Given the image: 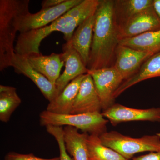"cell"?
<instances>
[{"label": "cell", "instance_id": "obj_17", "mask_svg": "<svg viewBox=\"0 0 160 160\" xmlns=\"http://www.w3.org/2000/svg\"><path fill=\"white\" fill-rule=\"evenodd\" d=\"M86 74L80 75L72 81L57 97L49 102L46 110L58 114H70Z\"/></svg>", "mask_w": 160, "mask_h": 160}, {"label": "cell", "instance_id": "obj_18", "mask_svg": "<svg viewBox=\"0 0 160 160\" xmlns=\"http://www.w3.org/2000/svg\"><path fill=\"white\" fill-rule=\"evenodd\" d=\"M65 146L73 160H89L87 141L89 134L81 133L78 129L70 126L63 128Z\"/></svg>", "mask_w": 160, "mask_h": 160}, {"label": "cell", "instance_id": "obj_19", "mask_svg": "<svg viewBox=\"0 0 160 160\" xmlns=\"http://www.w3.org/2000/svg\"><path fill=\"white\" fill-rule=\"evenodd\" d=\"M152 7L153 0H114V15L118 29L135 16Z\"/></svg>", "mask_w": 160, "mask_h": 160}, {"label": "cell", "instance_id": "obj_23", "mask_svg": "<svg viewBox=\"0 0 160 160\" xmlns=\"http://www.w3.org/2000/svg\"><path fill=\"white\" fill-rule=\"evenodd\" d=\"M47 132L53 137L58 145L60 160H72L66 151L63 135V128L62 126H48L46 127Z\"/></svg>", "mask_w": 160, "mask_h": 160}, {"label": "cell", "instance_id": "obj_1", "mask_svg": "<svg viewBox=\"0 0 160 160\" xmlns=\"http://www.w3.org/2000/svg\"><path fill=\"white\" fill-rule=\"evenodd\" d=\"M114 0H99L95 13L93 38L87 68L96 70L114 65L119 44Z\"/></svg>", "mask_w": 160, "mask_h": 160}, {"label": "cell", "instance_id": "obj_10", "mask_svg": "<svg viewBox=\"0 0 160 160\" xmlns=\"http://www.w3.org/2000/svg\"><path fill=\"white\" fill-rule=\"evenodd\" d=\"M11 67L16 72L29 78L36 85L46 99L51 102L57 97L55 85L31 66L25 56L15 53L11 61Z\"/></svg>", "mask_w": 160, "mask_h": 160}, {"label": "cell", "instance_id": "obj_16", "mask_svg": "<svg viewBox=\"0 0 160 160\" xmlns=\"http://www.w3.org/2000/svg\"><path fill=\"white\" fill-rule=\"evenodd\" d=\"M156 77H160V51L148 58L134 75L123 82L115 92L114 98L140 82Z\"/></svg>", "mask_w": 160, "mask_h": 160}, {"label": "cell", "instance_id": "obj_25", "mask_svg": "<svg viewBox=\"0 0 160 160\" xmlns=\"http://www.w3.org/2000/svg\"><path fill=\"white\" fill-rule=\"evenodd\" d=\"M132 160H160V150L151 152L149 154L133 158Z\"/></svg>", "mask_w": 160, "mask_h": 160}, {"label": "cell", "instance_id": "obj_12", "mask_svg": "<svg viewBox=\"0 0 160 160\" xmlns=\"http://www.w3.org/2000/svg\"><path fill=\"white\" fill-rule=\"evenodd\" d=\"M102 104L92 78L87 73L82 81L70 114L101 112Z\"/></svg>", "mask_w": 160, "mask_h": 160}, {"label": "cell", "instance_id": "obj_27", "mask_svg": "<svg viewBox=\"0 0 160 160\" xmlns=\"http://www.w3.org/2000/svg\"><path fill=\"white\" fill-rule=\"evenodd\" d=\"M153 8L160 20V0H153Z\"/></svg>", "mask_w": 160, "mask_h": 160}, {"label": "cell", "instance_id": "obj_28", "mask_svg": "<svg viewBox=\"0 0 160 160\" xmlns=\"http://www.w3.org/2000/svg\"><path fill=\"white\" fill-rule=\"evenodd\" d=\"M157 134L158 135V136L160 138V133H158Z\"/></svg>", "mask_w": 160, "mask_h": 160}, {"label": "cell", "instance_id": "obj_24", "mask_svg": "<svg viewBox=\"0 0 160 160\" xmlns=\"http://www.w3.org/2000/svg\"><path fill=\"white\" fill-rule=\"evenodd\" d=\"M5 160H60V158L56 157L50 159H44L38 157L32 153L21 154L14 152H10L5 156Z\"/></svg>", "mask_w": 160, "mask_h": 160}, {"label": "cell", "instance_id": "obj_2", "mask_svg": "<svg viewBox=\"0 0 160 160\" xmlns=\"http://www.w3.org/2000/svg\"><path fill=\"white\" fill-rule=\"evenodd\" d=\"M99 3V0H83L48 26L20 33L15 46V52L25 56L39 54L41 42L53 32H62L66 42H69L78 26L96 11Z\"/></svg>", "mask_w": 160, "mask_h": 160}, {"label": "cell", "instance_id": "obj_4", "mask_svg": "<svg viewBox=\"0 0 160 160\" xmlns=\"http://www.w3.org/2000/svg\"><path fill=\"white\" fill-rule=\"evenodd\" d=\"M108 122L102 112L58 114L46 110L40 114L41 126H72L85 133L98 136L106 132Z\"/></svg>", "mask_w": 160, "mask_h": 160}, {"label": "cell", "instance_id": "obj_8", "mask_svg": "<svg viewBox=\"0 0 160 160\" xmlns=\"http://www.w3.org/2000/svg\"><path fill=\"white\" fill-rule=\"evenodd\" d=\"M102 114L114 126L131 121L160 122V108L137 109L114 104L103 111Z\"/></svg>", "mask_w": 160, "mask_h": 160}, {"label": "cell", "instance_id": "obj_26", "mask_svg": "<svg viewBox=\"0 0 160 160\" xmlns=\"http://www.w3.org/2000/svg\"><path fill=\"white\" fill-rule=\"evenodd\" d=\"M66 0H44L42 1V9L51 8L62 4Z\"/></svg>", "mask_w": 160, "mask_h": 160}, {"label": "cell", "instance_id": "obj_5", "mask_svg": "<svg viewBox=\"0 0 160 160\" xmlns=\"http://www.w3.org/2000/svg\"><path fill=\"white\" fill-rule=\"evenodd\" d=\"M99 138L105 146L128 160H130L134 154L139 152L160 150V138L157 134L135 138L112 131L104 132Z\"/></svg>", "mask_w": 160, "mask_h": 160}, {"label": "cell", "instance_id": "obj_13", "mask_svg": "<svg viewBox=\"0 0 160 160\" xmlns=\"http://www.w3.org/2000/svg\"><path fill=\"white\" fill-rule=\"evenodd\" d=\"M62 53L65 69L56 82L58 96L72 81L80 75L87 74L88 71L80 54L73 48L64 44Z\"/></svg>", "mask_w": 160, "mask_h": 160}, {"label": "cell", "instance_id": "obj_21", "mask_svg": "<svg viewBox=\"0 0 160 160\" xmlns=\"http://www.w3.org/2000/svg\"><path fill=\"white\" fill-rule=\"evenodd\" d=\"M22 102L17 92L12 86H0V120L6 123L10 120L12 114Z\"/></svg>", "mask_w": 160, "mask_h": 160}, {"label": "cell", "instance_id": "obj_14", "mask_svg": "<svg viewBox=\"0 0 160 160\" xmlns=\"http://www.w3.org/2000/svg\"><path fill=\"white\" fill-rule=\"evenodd\" d=\"M95 11L78 26L71 39L65 43L78 52L86 67L93 38Z\"/></svg>", "mask_w": 160, "mask_h": 160}, {"label": "cell", "instance_id": "obj_20", "mask_svg": "<svg viewBox=\"0 0 160 160\" xmlns=\"http://www.w3.org/2000/svg\"><path fill=\"white\" fill-rule=\"evenodd\" d=\"M119 44L140 51L156 53L160 51V29L120 40Z\"/></svg>", "mask_w": 160, "mask_h": 160}, {"label": "cell", "instance_id": "obj_15", "mask_svg": "<svg viewBox=\"0 0 160 160\" xmlns=\"http://www.w3.org/2000/svg\"><path fill=\"white\" fill-rule=\"evenodd\" d=\"M29 63L36 70L44 75L53 85L60 76L65 62L62 53H52L49 55L32 54L26 56Z\"/></svg>", "mask_w": 160, "mask_h": 160}, {"label": "cell", "instance_id": "obj_22", "mask_svg": "<svg viewBox=\"0 0 160 160\" xmlns=\"http://www.w3.org/2000/svg\"><path fill=\"white\" fill-rule=\"evenodd\" d=\"M87 144L89 160H130L105 146L98 136L89 134Z\"/></svg>", "mask_w": 160, "mask_h": 160}, {"label": "cell", "instance_id": "obj_7", "mask_svg": "<svg viewBox=\"0 0 160 160\" xmlns=\"http://www.w3.org/2000/svg\"><path fill=\"white\" fill-rule=\"evenodd\" d=\"M87 73L92 78L104 111L114 104L115 92L124 79L113 66L96 70L88 69Z\"/></svg>", "mask_w": 160, "mask_h": 160}, {"label": "cell", "instance_id": "obj_3", "mask_svg": "<svg viewBox=\"0 0 160 160\" xmlns=\"http://www.w3.org/2000/svg\"><path fill=\"white\" fill-rule=\"evenodd\" d=\"M29 0H0V71L11 67L21 16L29 12Z\"/></svg>", "mask_w": 160, "mask_h": 160}, {"label": "cell", "instance_id": "obj_9", "mask_svg": "<svg viewBox=\"0 0 160 160\" xmlns=\"http://www.w3.org/2000/svg\"><path fill=\"white\" fill-rule=\"evenodd\" d=\"M160 29V19L152 7L136 15L120 26L119 40L135 37Z\"/></svg>", "mask_w": 160, "mask_h": 160}, {"label": "cell", "instance_id": "obj_6", "mask_svg": "<svg viewBox=\"0 0 160 160\" xmlns=\"http://www.w3.org/2000/svg\"><path fill=\"white\" fill-rule=\"evenodd\" d=\"M83 0H66L55 7L42 9L35 13L30 12L21 16L18 23L20 33L43 28L51 24L67 12L80 4Z\"/></svg>", "mask_w": 160, "mask_h": 160}, {"label": "cell", "instance_id": "obj_11", "mask_svg": "<svg viewBox=\"0 0 160 160\" xmlns=\"http://www.w3.org/2000/svg\"><path fill=\"white\" fill-rule=\"evenodd\" d=\"M154 54L119 44L113 66L125 81L134 75L145 61Z\"/></svg>", "mask_w": 160, "mask_h": 160}]
</instances>
